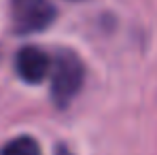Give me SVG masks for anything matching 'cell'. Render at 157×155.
<instances>
[{
	"label": "cell",
	"instance_id": "1",
	"mask_svg": "<svg viewBox=\"0 0 157 155\" xmlns=\"http://www.w3.org/2000/svg\"><path fill=\"white\" fill-rule=\"evenodd\" d=\"M85 81V66L75 51L59 49L53 55L51 72V98L59 108L68 106Z\"/></svg>",
	"mask_w": 157,
	"mask_h": 155
},
{
	"label": "cell",
	"instance_id": "2",
	"mask_svg": "<svg viewBox=\"0 0 157 155\" xmlns=\"http://www.w3.org/2000/svg\"><path fill=\"white\" fill-rule=\"evenodd\" d=\"M57 11L49 0H11V24L15 34H34L49 28Z\"/></svg>",
	"mask_w": 157,
	"mask_h": 155
},
{
	"label": "cell",
	"instance_id": "3",
	"mask_svg": "<svg viewBox=\"0 0 157 155\" xmlns=\"http://www.w3.org/2000/svg\"><path fill=\"white\" fill-rule=\"evenodd\" d=\"M51 68H53V57L49 53H45L40 47L28 45V47H21L15 55V72L19 75L21 81H26L30 85L40 83L49 75Z\"/></svg>",
	"mask_w": 157,
	"mask_h": 155
},
{
	"label": "cell",
	"instance_id": "4",
	"mask_svg": "<svg viewBox=\"0 0 157 155\" xmlns=\"http://www.w3.org/2000/svg\"><path fill=\"white\" fill-rule=\"evenodd\" d=\"M0 155H40V145L32 138V136H17L13 140H9L2 149Z\"/></svg>",
	"mask_w": 157,
	"mask_h": 155
},
{
	"label": "cell",
	"instance_id": "5",
	"mask_svg": "<svg viewBox=\"0 0 157 155\" xmlns=\"http://www.w3.org/2000/svg\"><path fill=\"white\" fill-rule=\"evenodd\" d=\"M55 155H75V153H72V151H70L68 147L59 145V147H57V151H55Z\"/></svg>",
	"mask_w": 157,
	"mask_h": 155
}]
</instances>
